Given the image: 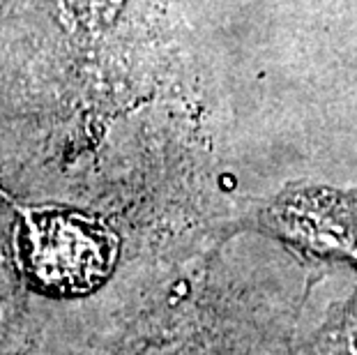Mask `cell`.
<instances>
[{
  "label": "cell",
  "instance_id": "6da1fadb",
  "mask_svg": "<svg viewBox=\"0 0 357 355\" xmlns=\"http://www.w3.org/2000/svg\"><path fill=\"white\" fill-rule=\"evenodd\" d=\"M116 238L79 213L33 210L26 215V266L49 293H86L111 273Z\"/></svg>",
  "mask_w": 357,
  "mask_h": 355
}]
</instances>
